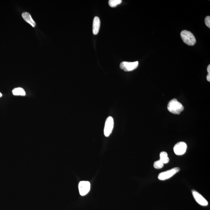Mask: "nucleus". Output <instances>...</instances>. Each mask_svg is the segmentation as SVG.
<instances>
[{
	"label": "nucleus",
	"instance_id": "obj_11",
	"mask_svg": "<svg viewBox=\"0 0 210 210\" xmlns=\"http://www.w3.org/2000/svg\"><path fill=\"white\" fill-rule=\"evenodd\" d=\"M160 160L164 164H167L169 162V158L168 157V154L165 151H162L160 153Z\"/></svg>",
	"mask_w": 210,
	"mask_h": 210
},
{
	"label": "nucleus",
	"instance_id": "obj_3",
	"mask_svg": "<svg viewBox=\"0 0 210 210\" xmlns=\"http://www.w3.org/2000/svg\"><path fill=\"white\" fill-rule=\"evenodd\" d=\"M180 168H175L160 173L158 176V179L161 181H164L169 179L173 176L179 172Z\"/></svg>",
	"mask_w": 210,
	"mask_h": 210
},
{
	"label": "nucleus",
	"instance_id": "obj_1",
	"mask_svg": "<svg viewBox=\"0 0 210 210\" xmlns=\"http://www.w3.org/2000/svg\"><path fill=\"white\" fill-rule=\"evenodd\" d=\"M168 109L170 112L174 114H179L183 111L184 107L176 99H174L168 103Z\"/></svg>",
	"mask_w": 210,
	"mask_h": 210
},
{
	"label": "nucleus",
	"instance_id": "obj_2",
	"mask_svg": "<svg viewBox=\"0 0 210 210\" xmlns=\"http://www.w3.org/2000/svg\"><path fill=\"white\" fill-rule=\"evenodd\" d=\"M181 36L184 42L189 46H193L195 44L196 40L195 37L190 31L183 30L181 33Z\"/></svg>",
	"mask_w": 210,
	"mask_h": 210
},
{
	"label": "nucleus",
	"instance_id": "obj_17",
	"mask_svg": "<svg viewBox=\"0 0 210 210\" xmlns=\"http://www.w3.org/2000/svg\"><path fill=\"white\" fill-rule=\"evenodd\" d=\"M207 70H208V74H210V65L208 66V68H207Z\"/></svg>",
	"mask_w": 210,
	"mask_h": 210
},
{
	"label": "nucleus",
	"instance_id": "obj_6",
	"mask_svg": "<svg viewBox=\"0 0 210 210\" xmlns=\"http://www.w3.org/2000/svg\"><path fill=\"white\" fill-rule=\"evenodd\" d=\"M187 148V144L185 142H179L174 146V152L177 155H183L186 153Z\"/></svg>",
	"mask_w": 210,
	"mask_h": 210
},
{
	"label": "nucleus",
	"instance_id": "obj_16",
	"mask_svg": "<svg viewBox=\"0 0 210 210\" xmlns=\"http://www.w3.org/2000/svg\"><path fill=\"white\" fill-rule=\"evenodd\" d=\"M207 80L208 81V82H210V74H208V75H207Z\"/></svg>",
	"mask_w": 210,
	"mask_h": 210
},
{
	"label": "nucleus",
	"instance_id": "obj_9",
	"mask_svg": "<svg viewBox=\"0 0 210 210\" xmlns=\"http://www.w3.org/2000/svg\"><path fill=\"white\" fill-rule=\"evenodd\" d=\"M100 25V19L97 16H95L93 19V33L94 35H97L99 33Z\"/></svg>",
	"mask_w": 210,
	"mask_h": 210
},
{
	"label": "nucleus",
	"instance_id": "obj_18",
	"mask_svg": "<svg viewBox=\"0 0 210 210\" xmlns=\"http://www.w3.org/2000/svg\"><path fill=\"white\" fill-rule=\"evenodd\" d=\"M2 94L1 93V92H0V98L2 97Z\"/></svg>",
	"mask_w": 210,
	"mask_h": 210
},
{
	"label": "nucleus",
	"instance_id": "obj_7",
	"mask_svg": "<svg viewBox=\"0 0 210 210\" xmlns=\"http://www.w3.org/2000/svg\"><path fill=\"white\" fill-rule=\"evenodd\" d=\"M78 188L80 195L85 196L90 190V183L87 181H81L79 184Z\"/></svg>",
	"mask_w": 210,
	"mask_h": 210
},
{
	"label": "nucleus",
	"instance_id": "obj_14",
	"mask_svg": "<svg viewBox=\"0 0 210 210\" xmlns=\"http://www.w3.org/2000/svg\"><path fill=\"white\" fill-rule=\"evenodd\" d=\"M154 167L156 169H160L164 167V164L160 160L156 161L154 163Z\"/></svg>",
	"mask_w": 210,
	"mask_h": 210
},
{
	"label": "nucleus",
	"instance_id": "obj_12",
	"mask_svg": "<svg viewBox=\"0 0 210 210\" xmlns=\"http://www.w3.org/2000/svg\"><path fill=\"white\" fill-rule=\"evenodd\" d=\"M13 94L14 95H20V96H25V92L22 88H15L12 91Z\"/></svg>",
	"mask_w": 210,
	"mask_h": 210
},
{
	"label": "nucleus",
	"instance_id": "obj_10",
	"mask_svg": "<svg viewBox=\"0 0 210 210\" xmlns=\"http://www.w3.org/2000/svg\"><path fill=\"white\" fill-rule=\"evenodd\" d=\"M23 19L25 22L31 25L33 27H35L36 23L34 21L30 13L27 12H24L22 14Z\"/></svg>",
	"mask_w": 210,
	"mask_h": 210
},
{
	"label": "nucleus",
	"instance_id": "obj_5",
	"mask_svg": "<svg viewBox=\"0 0 210 210\" xmlns=\"http://www.w3.org/2000/svg\"><path fill=\"white\" fill-rule=\"evenodd\" d=\"M139 63L135 62H123L120 64V68L124 71L129 72L132 71L137 68Z\"/></svg>",
	"mask_w": 210,
	"mask_h": 210
},
{
	"label": "nucleus",
	"instance_id": "obj_13",
	"mask_svg": "<svg viewBox=\"0 0 210 210\" xmlns=\"http://www.w3.org/2000/svg\"><path fill=\"white\" fill-rule=\"evenodd\" d=\"M122 2L121 0H110L109 5L110 7L115 8Z\"/></svg>",
	"mask_w": 210,
	"mask_h": 210
},
{
	"label": "nucleus",
	"instance_id": "obj_4",
	"mask_svg": "<svg viewBox=\"0 0 210 210\" xmlns=\"http://www.w3.org/2000/svg\"><path fill=\"white\" fill-rule=\"evenodd\" d=\"M114 120L111 117H108L105 122L104 134L106 137H109L111 134L114 127Z\"/></svg>",
	"mask_w": 210,
	"mask_h": 210
},
{
	"label": "nucleus",
	"instance_id": "obj_15",
	"mask_svg": "<svg viewBox=\"0 0 210 210\" xmlns=\"http://www.w3.org/2000/svg\"><path fill=\"white\" fill-rule=\"evenodd\" d=\"M205 22L206 25L210 28V16H208L205 18Z\"/></svg>",
	"mask_w": 210,
	"mask_h": 210
},
{
	"label": "nucleus",
	"instance_id": "obj_8",
	"mask_svg": "<svg viewBox=\"0 0 210 210\" xmlns=\"http://www.w3.org/2000/svg\"><path fill=\"white\" fill-rule=\"evenodd\" d=\"M192 193L193 196L195 200L199 204L201 205L204 206L208 205V201L199 193L193 190H192Z\"/></svg>",
	"mask_w": 210,
	"mask_h": 210
}]
</instances>
